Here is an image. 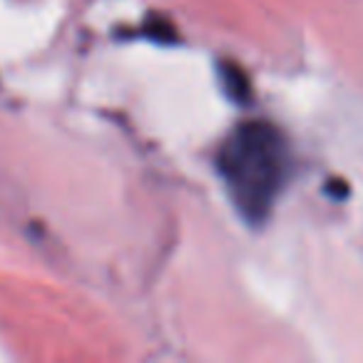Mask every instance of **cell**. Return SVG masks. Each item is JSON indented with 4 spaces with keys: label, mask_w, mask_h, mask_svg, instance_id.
I'll return each mask as SVG.
<instances>
[{
    "label": "cell",
    "mask_w": 363,
    "mask_h": 363,
    "mask_svg": "<svg viewBox=\"0 0 363 363\" xmlns=\"http://www.w3.org/2000/svg\"><path fill=\"white\" fill-rule=\"evenodd\" d=\"M217 169L239 214L252 224L264 222L286 182L289 147L284 135L269 122H244L219 147Z\"/></svg>",
    "instance_id": "1"
},
{
    "label": "cell",
    "mask_w": 363,
    "mask_h": 363,
    "mask_svg": "<svg viewBox=\"0 0 363 363\" xmlns=\"http://www.w3.org/2000/svg\"><path fill=\"white\" fill-rule=\"evenodd\" d=\"M219 80H222V87L229 100L247 102L249 95H252V82L237 62H219Z\"/></svg>",
    "instance_id": "2"
}]
</instances>
